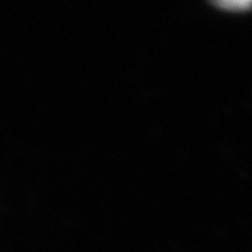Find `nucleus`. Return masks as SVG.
Listing matches in <instances>:
<instances>
[{
	"label": "nucleus",
	"instance_id": "nucleus-1",
	"mask_svg": "<svg viewBox=\"0 0 252 252\" xmlns=\"http://www.w3.org/2000/svg\"><path fill=\"white\" fill-rule=\"evenodd\" d=\"M216 6H219L226 11H248L252 8V0H229V2H214Z\"/></svg>",
	"mask_w": 252,
	"mask_h": 252
}]
</instances>
